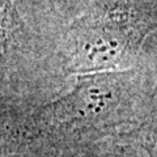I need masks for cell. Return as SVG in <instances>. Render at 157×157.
Instances as JSON below:
<instances>
[{
    "label": "cell",
    "mask_w": 157,
    "mask_h": 157,
    "mask_svg": "<svg viewBox=\"0 0 157 157\" xmlns=\"http://www.w3.org/2000/svg\"><path fill=\"white\" fill-rule=\"evenodd\" d=\"M71 80L55 45L28 22L14 0H0V106L41 104Z\"/></svg>",
    "instance_id": "3957f363"
},
{
    "label": "cell",
    "mask_w": 157,
    "mask_h": 157,
    "mask_svg": "<svg viewBox=\"0 0 157 157\" xmlns=\"http://www.w3.org/2000/svg\"><path fill=\"white\" fill-rule=\"evenodd\" d=\"M14 2H16V4L18 6V8L21 9V12H22V9L25 8V7L28 6V4L32 2V0H14Z\"/></svg>",
    "instance_id": "5b68a950"
},
{
    "label": "cell",
    "mask_w": 157,
    "mask_h": 157,
    "mask_svg": "<svg viewBox=\"0 0 157 157\" xmlns=\"http://www.w3.org/2000/svg\"><path fill=\"white\" fill-rule=\"evenodd\" d=\"M93 0H32L22 9L28 22L54 43L73 18H76Z\"/></svg>",
    "instance_id": "277c9868"
},
{
    "label": "cell",
    "mask_w": 157,
    "mask_h": 157,
    "mask_svg": "<svg viewBox=\"0 0 157 157\" xmlns=\"http://www.w3.org/2000/svg\"><path fill=\"white\" fill-rule=\"evenodd\" d=\"M157 28V0H93L55 38L70 78L134 68L145 38Z\"/></svg>",
    "instance_id": "6da1fadb"
},
{
    "label": "cell",
    "mask_w": 157,
    "mask_h": 157,
    "mask_svg": "<svg viewBox=\"0 0 157 157\" xmlns=\"http://www.w3.org/2000/svg\"><path fill=\"white\" fill-rule=\"evenodd\" d=\"M140 81L135 68L75 76L55 97L20 107L13 131L24 139H55L122 123L135 114Z\"/></svg>",
    "instance_id": "7a4b0ae2"
}]
</instances>
